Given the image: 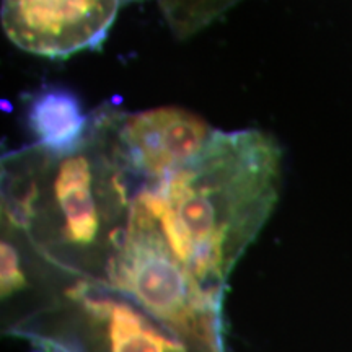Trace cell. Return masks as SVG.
Wrapping results in <instances>:
<instances>
[{
    "label": "cell",
    "mask_w": 352,
    "mask_h": 352,
    "mask_svg": "<svg viewBox=\"0 0 352 352\" xmlns=\"http://www.w3.org/2000/svg\"><path fill=\"white\" fill-rule=\"evenodd\" d=\"M114 142L132 173L162 182L199 155L212 129L197 114L178 107L111 113Z\"/></svg>",
    "instance_id": "obj_4"
},
{
    "label": "cell",
    "mask_w": 352,
    "mask_h": 352,
    "mask_svg": "<svg viewBox=\"0 0 352 352\" xmlns=\"http://www.w3.org/2000/svg\"><path fill=\"white\" fill-rule=\"evenodd\" d=\"M111 279L168 327L208 338L206 315L214 298L175 256L155 215L138 192L131 197L120 253L111 261Z\"/></svg>",
    "instance_id": "obj_2"
},
{
    "label": "cell",
    "mask_w": 352,
    "mask_h": 352,
    "mask_svg": "<svg viewBox=\"0 0 352 352\" xmlns=\"http://www.w3.org/2000/svg\"><path fill=\"white\" fill-rule=\"evenodd\" d=\"M26 116L38 145L54 155H67L80 148L91 126L80 100L70 90L57 87L34 94Z\"/></svg>",
    "instance_id": "obj_5"
},
{
    "label": "cell",
    "mask_w": 352,
    "mask_h": 352,
    "mask_svg": "<svg viewBox=\"0 0 352 352\" xmlns=\"http://www.w3.org/2000/svg\"><path fill=\"white\" fill-rule=\"evenodd\" d=\"M91 315L108 318V336L111 352H184L178 342L153 328L134 308L121 302L100 300L94 297H78Z\"/></svg>",
    "instance_id": "obj_6"
},
{
    "label": "cell",
    "mask_w": 352,
    "mask_h": 352,
    "mask_svg": "<svg viewBox=\"0 0 352 352\" xmlns=\"http://www.w3.org/2000/svg\"><path fill=\"white\" fill-rule=\"evenodd\" d=\"M120 6L121 0H2V25L20 50L59 59L100 47Z\"/></svg>",
    "instance_id": "obj_3"
},
{
    "label": "cell",
    "mask_w": 352,
    "mask_h": 352,
    "mask_svg": "<svg viewBox=\"0 0 352 352\" xmlns=\"http://www.w3.org/2000/svg\"><path fill=\"white\" fill-rule=\"evenodd\" d=\"M26 285L25 274L20 267V258L12 243L3 240L0 245V290L2 298L12 297Z\"/></svg>",
    "instance_id": "obj_8"
},
{
    "label": "cell",
    "mask_w": 352,
    "mask_h": 352,
    "mask_svg": "<svg viewBox=\"0 0 352 352\" xmlns=\"http://www.w3.org/2000/svg\"><path fill=\"white\" fill-rule=\"evenodd\" d=\"M280 164L266 132L214 131L195 160L158 182L191 245L189 272L208 296L274 209Z\"/></svg>",
    "instance_id": "obj_1"
},
{
    "label": "cell",
    "mask_w": 352,
    "mask_h": 352,
    "mask_svg": "<svg viewBox=\"0 0 352 352\" xmlns=\"http://www.w3.org/2000/svg\"><path fill=\"white\" fill-rule=\"evenodd\" d=\"M241 0H160L166 25L178 39L192 38Z\"/></svg>",
    "instance_id": "obj_7"
}]
</instances>
